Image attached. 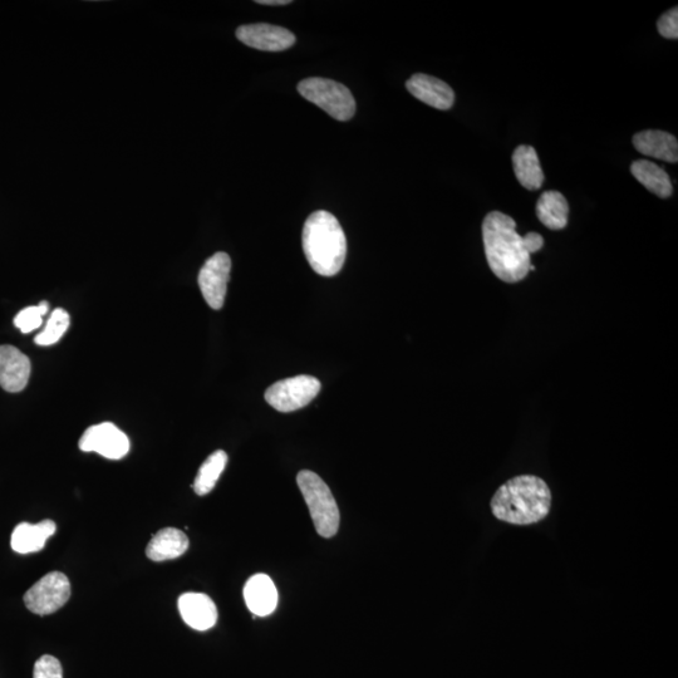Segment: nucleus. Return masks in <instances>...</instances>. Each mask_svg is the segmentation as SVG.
I'll list each match as a JSON object with an SVG mask.
<instances>
[{"mask_svg":"<svg viewBox=\"0 0 678 678\" xmlns=\"http://www.w3.org/2000/svg\"><path fill=\"white\" fill-rule=\"evenodd\" d=\"M237 38L250 48L268 52L286 51L296 43V36L288 29L265 23L239 27Z\"/></svg>","mask_w":678,"mask_h":678,"instance_id":"nucleus-10","label":"nucleus"},{"mask_svg":"<svg viewBox=\"0 0 678 678\" xmlns=\"http://www.w3.org/2000/svg\"><path fill=\"white\" fill-rule=\"evenodd\" d=\"M189 549V538L175 528H165L157 532L147 545L146 555L154 562H165L181 557Z\"/></svg>","mask_w":678,"mask_h":678,"instance_id":"nucleus-17","label":"nucleus"},{"mask_svg":"<svg viewBox=\"0 0 678 678\" xmlns=\"http://www.w3.org/2000/svg\"><path fill=\"white\" fill-rule=\"evenodd\" d=\"M70 597V579L61 572H51L28 589L24 594V603L32 613L48 616L65 606Z\"/></svg>","mask_w":678,"mask_h":678,"instance_id":"nucleus-7","label":"nucleus"},{"mask_svg":"<svg viewBox=\"0 0 678 678\" xmlns=\"http://www.w3.org/2000/svg\"><path fill=\"white\" fill-rule=\"evenodd\" d=\"M486 260L491 272L505 283L522 282L532 272V260L525 238L517 233L512 216L491 211L483 221Z\"/></svg>","mask_w":678,"mask_h":678,"instance_id":"nucleus-1","label":"nucleus"},{"mask_svg":"<svg viewBox=\"0 0 678 678\" xmlns=\"http://www.w3.org/2000/svg\"><path fill=\"white\" fill-rule=\"evenodd\" d=\"M406 88L417 100L437 110H450L455 102V92L439 78L417 73L406 82Z\"/></svg>","mask_w":678,"mask_h":678,"instance_id":"nucleus-12","label":"nucleus"},{"mask_svg":"<svg viewBox=\"0 0 678 678\" xmlns=\"http://www.w3.org/2000/svg\"><path fill=\"white\" fill-rule=\"evenodd\" d=\"M226 464H228V455L223 450L215 451L201 465L198 475H196L194 490L195 493L204 496L209 494L215 488L216 483L223 474Z\"/></svg>","mask_w":678,"mask_h":678,"instance_id":"nucleus-21","label":"nucleus"},{"mask_svg":"<svg viewBox=\"0 0 678 678\" xmlns=\"http://www.w3.org/2000/svg\"><path fill=\"white\" fill-rule=\"evenodd\" d=\"M514 173L523 188L539 190L544 183V173L540 166L537 151L532 146L520 145L515 149L513 157Z\"/></svg>","mask_w":678,"mask_h":678,"instance_id":"nucleus-18","label":"nucleus"},{"mask_svg":"<svg viewBox=\"0 0 678 678\" xmlns=\"http://www.w3.org/2000/svg\"><path fill=\"white\" fill-rule=\"evenodd\" d=\"M297 483L306 500L317 533L323 538H332L339 528L338 505L331 489L313 471L303 470L297 476Z\"/></svg>","mask_w":678,"mask_h":678,"instance_id":"nucleus-4","label":"nucleus"},{"mask_svg":"<svg viewBox=\"0 0 678 678\" xmlns=\"http://www.w3.org/2000/svg\"><path fill=\"white\" fill-rule=\"evenodd\" d=\"M49 311V304L41 302L38 306L24 308L23 311L17 314L14 318V324L21 329L22 333H31L34 329L42 326L43 317Z\"/></svg>","mask_w":678,"mask_h":678,"instance_id":"nucleus-23","label":"nucleus"},{"mask_svg":"<svg viewBox=\"0 0 678 678\" xmlns=\"http://www.w3.org/2000/svg\"><path fill=\"white\" fill-rule=\"evenodd\" d=\"M540 223L550 230H562L568 224L569 204L559 191H545L537 204Z\"/></svg>","mask_w":678,"mask_h":678,"instance_id":"nucleus-19","label":"nucleus"},{"mask_svg":"<svg viewBox=\"0 0 678 678\" xmlns=\"http://www.w3.org/2000/svg\"><path fill=\"white\" fill-rule=\"evenodd\" d=\"M78 446L82 451L96 452L110 460H120L129 454L130 440L119 427L111 422H103L88 427Z\"/></svg>","mask_w":678,"mask_h":678,"instance_id":"nucleus-8","label":"nucleus"},{"mask_svg":"<svg viewBox=\"0 0 678 678\" xmlns=\"http://www.w3.org/2000/svg\"><path fill=\"white\" fill-rule=\"evenodd\" d=\"M179 611L184 622L196 631H208L218 621V608L203 593H185L179 598Z\"/></svg>","mask_w":678,"mask_h":678,"instance_id":"nucleus-13","label":"nucleus"},{"mask_svg":"<svg viewBox=\"0 0 678 678\" xmlns=\"http://www.w3.org/2000/svg\"><path fill=\"white\" fill-rule=\"evenodd\" d=\"M32 365L17 347L0 346V387L7 392H21L27 387Z\"/></svg>","mask_w":678,"mask_h":678,"instance_id":"nucleus-11","label":"nucleus"},{"mask_svg":"<svg viewBox=\"0 0 678 678\" xmlns=\"http://www.w3.org/2000/svg\"><path fill=\"white\" fill-rule=\"evenodd\" d=\"M258 4H262V6H288V4H291V0H257Z\"/></svg>","mask_w":678,"mask_h":678,"instance_id":"nucleus-26","label":"nucleus"},{"mask_svg":"<svg viewBox=\"0 0 678 678\" xmlns=\"http://www.w3.org/2000/svg\"><path fill=\"white\" fill-rule=\"evenodd\" d=\"M57 527L52 520H43L38 524L22 523L13 530L11 545L19 554L37 553L46 547L47 540L56 533Z\"/></svg>","mask_w":678,"mask_h":678,"instance_id":"nucleus-16","label":"nucleus"},{"mask_svg":"<svg viewBox=\"0 0 678 678\" xmlns=\"http://www.w3.org/2000/svg\"><path fill=\"white\" fill-rule=\"evenodd\" d=\"M321 382L312 376H296L274 383L265 392V400L279 412L303 409L321 392Z\"/></svg>","mask_w":678,"mask_h":678,"instance_id":"nucleus-6","label":"nucleus"},{"mask_svg":"<svg viewBox=\"0 0 678 678\" xmlns=\"http://www.w3.org/2000/svg\"><path fill=\"white\" fill-rule=\"evenodd\" d=\"M303 250L309 265L322 277L341 272L347 257V240L336 216L319 210L304 224Z\"/></svg>","mask_w":678,"mask_h":678,"instance_id":"nucleus-3","label":"nucleus"},{"mask_svg":"<svg viewBox=\"0 0 678 678\" xmlns=\"http://www.w3.org/2000/svg\"><path fill=\"white\" fill-rule=\"evenodd\" d=\"M33 678H63L61 662L53 656H42L34 665Z\"/></svg>","mask_w":678,"mask_h":678,"instance_id":"nucleus-24","label":"nucleus"},{"mask_svg":"<svg viewBox=\"0 0 678 678\" xmlns=\"http://www.w3.org/2000/svg\"><path fill=\"white\" fill-rule=\"evenodd\" d=\"M631 173L637 181L661 199L670 198L673 191L670 176L662 167L648 160H637L631 165Z\"/></svg>","mask_w":678,"mask_h":678,"instance_id":"nucleus-20","label":"nucleus"},{"mask_svg":"<svg viewBox=\"0 0 678 678\" xmlns=\"http://www.w3.org/2000/svg\"><path fill=\"white\" fill-rule=\"evenodd\" d=\"M232 270V259L226 253H216L206 260L199 273V287L210 308H223Z\"/></svg>","mask_w":678,"mask_h":678,"instance_id":"nucleus-9","label":"nucleus"},{"mask_svg":"<svg viewBox=\"0 0 678 678\" xmlns=\"http://www.w3.org/2000/svg\"><path fill=\"white\" fill-rule=\"evenodd\" d=\"M633 146L642 155L676 164L678 142L675 136L660 130H646L633 136Z\"/></svg>","mask_w":678,"mask_h":678,"instance_id":"nucleus-15","label":"nucleus"},{"mask_svg":"<svg viewBox=\"0 0 678 678\" xmlns=\"http://www.w3.org/2000/svg\"><path fill=\"white\" fill-rule=\"evenodd\" d=\"M244 598L254 616L265 617L277 608L278 591L272 579L265 574H257L245 584Z\"/></svg>","mask_w":678,"mask_h":678,"instance_id":"nucleus-14","label":"nucleus"},{"mask_svg":"<svg viewBox=\"0 0 678 678\" xmlns=\"http://www.w3.org/2000/svg\"><path fill=\"white\" fill-rule=\"evenodd\" d=\"M552 494L547 483L534 475L506 481L491 499L496 519L514 525H530L547 518Z\"/></svg>","mask_w":678,"mask_h":678,"instance_id":"nucleus-2","label":"nucleus"},{"mask_svg":"<svg viewBox=\"0 0 678 678\" xmlns=\"http://www.w3.org/2000/svg\"><path fill=\"white\" fill-rule=\"evenodd\" d=\"M298 92L338 121L351 120L356 113V101L342 83L327 78H307L298 85Z\"/></svg>","mask_w":678,"mask_h":678,"instance_id":"nucleus-5","label":"nucleus"},{"mask_svg":"<svg viewBox=\"0 0 678 678\" xmlns=\"http://www.w3.org/2000/svg\"><path fill=\"white\" fill-rule=\"evenodd\" d=\"M70 323V314H68L65 309H54L51 317H49L46 323V328H44L43 331L38 334L36 339H34V342H36L38 346L42 347L54 345V343L60 341L63 334L67 332L68 327H70Z\"/></svg>","mask_w":678,"mask_h":678,"instance_id":"nucleus-22","label":"nucleus"},{"mask_svg":"<svg viewBox=\"0 0 678 678\" xmlns=\"http://www.w3.org/2000/svg\"><path fill=\"white\" fill-rule=\"evenodd\" d=\"M657 29L662 37L667 39L678 38V9L677 7L670 9V11L662 14L657 22Z\"/></svg>","mask_w":678,"mask_h":678,"instance_id":"nucleus-25","label":"nucleus"}]
</instances>
